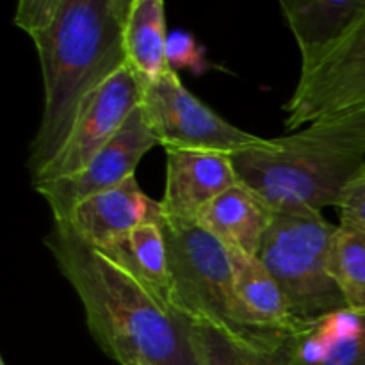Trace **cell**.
I'll list each match as a JSON object with an SVG mask.
<instances>
[{
  "label": "cell",
  "instance_id": "cell-2",
  "mask_svg": "<svg viewBox=\"0 0 365 365\" xmlns=\"http://www.w3.org/2000/svg\"><path fill=\"white\" fill-rule=\"evenodd\" d=\"M45 246L77 292L98 348L118 365H200L192 323L138 278L53 221Z\"/></svg>",
  "mask_w": 365,
  "mask_h": 365
},
{
  "label": "cell",
  "instance_id": "cell-4",
  "mask_svg": "<svg viewBox=\"0 0 365 365\" xmlns=\"http://www.w3.org/2000/svg\"><path fill=\"white\" fill-rule=\"evenodd\" d=\"M335 230L323 214L274 212L257 255L303 328L348 309L330 273Z\"/></svg>",
  "mask_w": 365,
  "mask_h": 365
},
{
  "label": "cell",
  "instance_id": "cell-20",
  "mask_svg": "<svg viewBox=\"0 0 365 365\" xmlns=\"http://www.w3.org/2000/svg\"><path fill=\"white\" fill-rule=\"evenodd\" d=\"M335 209L339 210V217L353 221L365 230V164L344 189Z\"/></svg>",
  "mask_w": 365,
  "mask_h": 365
},
{
  "label": "cell",
  "instance_id": "cell-9",
  "mask_svg": "<svg viewBox=\"0 0 365 365\" xmlns=\"http://www.w3.org/2000/svg\"><path fill=\"white\" fill-rule=\"evenodd\" d=\"M155 146H159V141L150 130L139 106L120 134L93 157L84 170L66 178L38 182L32 187L48 203L53 221H66L78 203L135 177V168Z\"/></svg>",
  "mask_w": 365,
  "mask_h": 365
},
{
  "label": "cell",
  "instance_id": "cell-16",
  "mask_svg": "<svg viewBox=\"0 0 365 365\" xmlns=\"http://www.w3.org/2000/svg\"><path fill=\"white\" fill-rule=\"evenodd\" d=\"M166 4L132 0L125 21L123 46L128 70L143 86L153 84L171 70L168 63Z\"/></svg>",
  "mask_w": 365,
  "mask_h": 365
},
{
  "label": "cell",
  "instance_id": "cell-22",
  "mask_svg": "<svg viewBox=\"0 0 365 365\" xmlns=\"http://www.w3.org/2000/svg\"><path fill=\"white\" fill-rule=\"evenodd\" d=\"M0 365H7V364H6V360H4V359H0Z\"/></svg>",
  "mask_w": 365,
  "mask_h": 365
},
{
  "label": "cell",
  "instance_id": "cell-19",
  "mask_svg": "<svg viewBox=\"0 0 365 365\" xmlns=\"http://www.w3.org/2000/svg\"><path fill=\"white\" fill-rule=\"evenodd\" d=\"M330 273L348 310L365 316V230L344 217L331 242Z\"/></svg>",
  "mask_w": 365,
  "mask_h": 365
},
{
  "label": "cell",
  "instance_id": "cell-5",
  "mask_svg": "<svg viewBox=\"0 0 365 365\" xmlns=\"http://www.w3.org/2000/svg\"><path fill=\"white\" fill-rule=\"evenodd\" d=\"M170 262V302L192 324H210L237 335L260 334L242 324L234 291L230 253L200 225L163 217Z\"/></svg>",
  "mask_w": 365,
  "mask_h": 365
},
{
  "label": "cell",
  "instance_id": "cell-13",
  "mask_svg": "<svg viewBox=\"0 0 365 365\" xmlns=\"http://www.w3.org/2000/svg\"><path fill=\"white\" fill-rule=\"evenodd\" d=\"M234 291L242 324L264 334L296 335L305 331L292 317L284 292L259 257L228 250Z\"/></svg>",
  "mask_w": 365,
  "mask_h": 365
},
{
  "label": "cell",
  "instance_id": "cell-17",
  "mask_svg": "<svg viewBox=\"0 0 365 365\" xmlns=\"http://www.w3.org/2000/svg\"><path fill=\"white\" fill-rule=\"evenodd\" d=\"M98 252H102L113 262L128 271L146 289H150L160 302L171 307V277L163 221L141 225L121 237L114 239Z\"/></svg>",
  "mask_w": 365,
  "mask_h": 365
},
{
  "label": "cell",
  "instance_id": "cell-12",
  "mask_svg": "<svg viewBox=\"0 0 365 365\" xmlns=\"http://www.w3.org/2000/svg\"><path fill=\"white\" fill-rule=\"evenodd\" d=\"M282 13L309 71L365 14V0H284Z\"/></svg>",
  "mask_w": 365,
  "mask_h": 365
},
{
  "label": "cell",
  "instance_id": "cell-8",
  "mask_svg": "<svg viewBox=\"0 0 365 365\" xmlns=\"http://www.w3.org/2000/svg\"><path fill=\"white\" fill-rule=\"evenodd\" d=\"M139 106L141 84L128 66H123L84 100L63 150L32 184L66 178L84 170L120 134Z\"/></svg>",
  "mask_w": 365,
  "mask_h": 365
},
{
  "label": "cell",
  "instance_id": "cell-3",
  "mask_svg": "<svg viewBox=\"0 0 365 365\" xmlns=\"http://www.w3.org/2000/svg\"><path fill=\"white\" fill-rule=\"evenodd\" d=\"M239 182L273 212L323 214L365 164V107L232 155Z\"/></svg>",
  "mask_w": 365,
  "mask_h": 365
},
{
  "label": "cell",
  "instance_id": "cell-10",
  "mask_svg": "<svg viewBox=\"0 0 365 365\" xmlns=\"http://www.w3.org/2000/svg\"><path fill=\"white\" fill-rule=\"evenodd\" d=\"M239 184L230 155L196 150H166V185L160 200L163 217L196 225L200 212Z\"/></svg>",
  "mask_w": 365,
  "mask_h": 365
},
{
  "label": "cell",
  "instance_id": "cell-7",
  "mask_svg": "<svg viewBox=\"0 0 365 365\" xmlns=\"http://www.w3.org/2000/svg\"><path fill=\"white\" fill-rule=\"evenodd\" d=\"M365 107V14L312 70L299 73L285 106V128L305 125Z\"/></svg>",
  "mask_w": 365,
  "mask_h": 365
},
{
  "label": "cell",
  "instance_id": "cell-1",
  "mask_svg": "<svg viewBox=\"0 0 365 365\" xmlns=\"http://www.w3.org/2000/svg\"><path fill=\"white\" fill-rule=\"evenodd\" d=\"M132 0H20L14 25L32 39L43 78V110L29 145L31 182L63 150L84 100L127 66L125 21Z\"/></svg>",
  "mask_w": 365,
  "mask_h": 365
},
{
  "label": "cell",
  "instance_id": "cell-21",
  "mask_svg": "<svg viewBox=\"0 0 365 365\" xmlns=\"http://www.w3.org/2000/svg\"><path fill=\"white\" fill-rule=\"evenodd\" d=\"M191 59H200L195 39L191 36L184 34V32H175V34H171L170 39H168V63H170V66L173 70L177 64L191 66Z\"/></svg>",
  "mask_w": 365,
  "mask_h": 365
},
{
  "label": "cell",
  "instance_id": "cell-11",
  "mask_svg": "<svg viewBox=\"0 0 365 365\" xmlns=\"http://www.w3.org/2000/svg\"><path fill=\"white\" fill-rule=\"evenodd\" d=\"M160 202L150 198L135 177L78 203L66 223L78 237L100 250L127 232L146 223H160Z\"/></svg>",
  "mask_w": 365,
  "mask_h": 365
},
{
  "label": "cell",
  "instance_id": "cell-18",
  "mask_svg": "<svg viewBox=\"0 0 365 365\" xmlns=\"http://www.w3.org/2000/svg\"><path fill=\"white\" fill-rule=\"evenodd\" d=\"M299 365H365V316L341 310L296 335Z\"/></svg>",
  "mask_w": 365,
  "mask_h": 365
},
{
  "label": "cell",
  "instance_id": "cell-6",
  "mask_svg": "<svg viewBox=\"0 0 365 365\" xmlns=\"http://www.w3.org/2000/svg\"><path fill=\"white\" fill-rule=\"evenodd\" d=\"M141 110L164 150H196L232 157L267 141L223 120L185 88L173 68L153 84L143 86Z\"/></svg>",
  "mask_w": 365,
  "mask_h": 365
},
{
  "label": "cell",
  "instance_id": "cell-15",
  "mask_svg": "<svg viewBox=\"0 0 365 365\" xmlns=\"http://www.w3.org/2000/svg\"><path fill=\"white\" fill-rule=\"evenodd\" d=\"M200 365H299L296 335H237L210 324H192Z\"/></svg>",
  "mask_w": 365,
  "mask_h": 365
},
{
  "label": "cell",
  "instance_id": "cell-14",
  "mask_svg": "<svg viewBox=\"0 0 365 365\" xmlns=\"http://www.w3.org/2000/svg\"><path fill=\"white\" fill-rule=\"evenodd\" d=\"M274 212L259 195L242 185L230 187L200 212L196 225L227 250L259 255Z\"/></svg>",
  "mask_w": 365,
  "mask_h": 365
}]
</instances>
